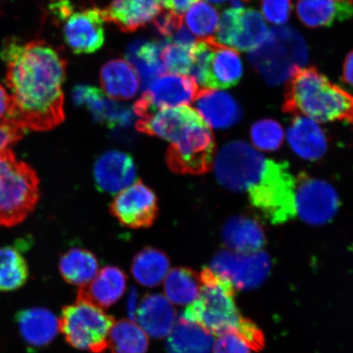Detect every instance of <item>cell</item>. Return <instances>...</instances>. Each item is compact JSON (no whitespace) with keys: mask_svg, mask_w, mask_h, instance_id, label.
<instances>
[{"mask_svg":"<svg viewBox=\"0 0 353 353\" xmlns=\"http://www.w3.org/2000/svg\"><path fill=\"white\" fill-rule=\"evenodd\" d=\"M0 57L7 65L6 83L10 91L6 118L32 131L54 130L65 120L63 85L66 61L46 42L21 43L10 39Z\"/></svg>","mask_w":353,"mask_h":353,"instance_id":"cell-1","label":"cell"},{"mask_svg":"<svg viewBox=\"0 0 353 353\" xmlns=\"http://www.w3.org/2000/svg\"><path fill=\"white\" fill-rule=\"evenodd\" d=\"M216 178L232 192L246 194L256 209L272 223L295 216L296 183L288 168L270 160L243 141L225 144L214 161Z\"/></svg>","mask_w":353,"mask_h":353,"instance_id":"cell-2","label":"cell"},{"mask_svg":"<svg viewBox=\"0 0 353 353\" xmlns=\"http://www.w3.org/2000/svg\"><path fill=\"white\" fill-rule=\"evenodd\" d=\"M200 278V294L182 316L201 325L214 336L232 331L239 333L254 351L261 350L264 345L263 335L252 321L240 314L233 286L216 276L210 268H205Z\"/></svg>","mask_w":353,"mask_h":353,"instance_id":"cell-3","label":"cell"},{"mask_svg":"<svg viewBox=\"0 0 353 353\" xmlns=\"http://www.w3.org/2000/svg\"><path fill=\"white\" fill-rule=\"evenodd\" d=\"M286 105L319 123L353 117V96L314 68L300 69L290 79Z\"/></svg>","mask_w":353,"mask_h":353,"instance_id":"cell-4","label":"cell"},{"mask_svg":"<svg viewBox=\"0 0 353 353\" xmlns=\"http://www.w3.org/2000/svg\"><path fill=\"white\" fill-rule=\"evenodd\" d=\"M250 61L268 85H279L307 63V46L293 28H273L261 46L250 52Z\"/></svg>","mask_w":353,"mask_h":353,"instance_id":"cell-5","label":"cell"},{"mask_svg":"<svg viewBox=\"0 0 353 353\" xmlns=\"http://www.w3.org/2000/svg\"><path fill=\"white\" fill-rule=\"evenodd\" d=\"M39 180L12 150L0 153V227H13L32 213L39 198Z\"/></svg>","mask_w":353,"mask_h":353,"instance_id":"cell-6","label":"cell"},{"mask_svg":"<svg viewBox=\"0 0 353 353\" xmlns=\"http://www.w3.org/2000/svg\"><path fill=\"white\" fill-rule=\"evenodd\" d=\"M166 163L171 171L180 174L205 173L213 166L215 143L210 128L199 116L170 136Z\"/></svg>","mask_w":353,"mask_h":353,"instance_id":"cell-7","label":"cell"},{"mask_svg":"<svg viewBox=\"0 0 353 353\" xmlns=\"http://www.w3.org/2000/svg\"><path fill=\"white\" fill-rule=\"evenodd\" d=\"M194 59L189 76L201 90H226L241 81L243 65L234 48L222 46L214 37L194 44Z\"/></svg>","mask_w":353,"mask_h":353,"instance_id":"cell-8","label":"cell"},{"mask_svg":"<svg viewBox=\"0 0 353 353\" xmlns=\"http://www.w3.org/2000/svg\"><path fill=\"white\" fill-rule=\"evenodd\" d=\"M114 317L99 307L77 300L63 307L59 330L66 342L77 350L103 353L109 347V334Z\"/></svg>","mask_w":353,"mask_h":353,"instance_id":"cell-9","label":"cell"},{"mask_svg":"<svg viewBox=\"0 0 353 353\" xmlns=\"http://www.w3.org/2000/svg\"><path fill=\"white\" fill-rule=\"evenodd\" d=\"M210 269L234 289L248 290L257 288L267 279L271 270V260L262 250L239 253L224 250L214 255Z\"/></svg>","mask_w":353,"mask_h":353,"instance_id":"cell-10","label":"cell"},{"mask_svg":"<svg viewBox=\"0 0 353 353\" xmlns=\"http://www.w3.org/2000/svg\"><path fill=\"white\" fill-rule=\"evenodd\" d=\"M200 90L192 77L163 74L149 83L143 96L136 101L134 112L142 119L158 110L187 105L196 99Z\"/></svg>","mask_w":353,"mask_h":353,"instance_id":"cell-11","label":"cell"},{"mask_svg":"<svg viewBox=\"0 0 353 353\" xmlns=\"http://www.w3.org/2000/svg\"><path fill=\"white\" fill-rule=\"evenodd\" d=\"M339 205L336 190L324 180L303 179L295 186V216L303 222L314 226L327 223L336 214Z\"/></svg>","mask_w":353,"mask_h":353,"instance_id":"cell-12","label":"cell"},{"mask_svg":"<svg viewBox=\"0 0 353 353\" xmlns=\"http://www.w3.org/2000/svg\"><path fill=\"white\" fill-rule=\"evenodd\" d=\"M110 212L120 223L134 229L151 227L158 214L156 194L141 181L119 192Z\"/></svg>","mask_w":353,"mask_h":353,"instance_id":"cell-13","label":"cell"},{"mask_svg":"<svg viewBox=\"0 0 353 353\" xmlns=\"http://www.w3.org/2000/svg\"><path fill=\"white\" fill-rule=\"evenodd\" d=\"M66 44L76 54H92L103 47L105 41L103 10L72 12L63 20Z\"/></svg>","mask_w":353,"mask_h":353,"instance_id":"cell-14","label":"cell"},{"mask_svg":"<svg viewBox=\"0 0 353 353\" xmlns=\"http://www.w3.org/2000/svg\"><path fill=\"white\" fill-rule=\"evenodd\" d=\"M97 186L101 191L118 193L134 184L137 169L132 158L120 151H108L97 160L94 168Z\"/></svg>","mask_w":353,"mask_h":353,"instance_id":"cell-15","label":"cell"},{"mask_svg":"<svg viewBox=\"0 0 353 353\" xmlns=\"http://www.w3.org/2000/svg\"><path fill=\"white\" fill-rule=\"evenodd\" d=\"M195 100L196 112L210 129H228L241 120L240 105L228 92L204 88Z\"/></svg>","mask_w":353,"mask_h":353,"instance_id":"cell-16","label":"cell"},{"mask_svg":"<svg viewBox=\"0 0 353 353\" xmlns=\"http://www.w3.org/2000/svg\"><path fill=\"white\" fill-rule=\"evenodd\" d=\"M285 139L293 152L304 161L319 160L327 151V139L320 123L299 116L285 132Z\"/></svg>","mask_w":353,"mask_h":353,"instance_id":"cell-17","label":"cell"},{"mask_svg":"<svg viewBox=\"0 0 353 353\" xmlns=\"http://www.w3.org/2000/svg\"><path fill=\"white\" fill-rule=\"evenodd\" d=\"M126 284L127 276L121 269L114 266L105 267L90 283L79 289L77 300L104 310L122 297Z\"/></svg>","mask_w":353,"mask_h":353,"instance_id":"cell-18","label":"cell"},{"mask_svg":"<svg viewBox=\"0 0 353 353\" xmlns=\"http://www.w3.org/2000/svg\"><path fill=\"white\" fill-rule=\"evenodd\" d=\"M161 11L160 0H112L103 10L105 21L112 22L123 32H134L156 19Z\"/></svg>","mask_w":353,"mask_h":353,"instance_id":"cell-19","label":"cell"},{"mask_svg":"<svg viewBox=\"0 0 353 353\" xmlns=\"http://www.w3.org/2000/svg\"><path fill=\"white\" fill-rule=\"evenodd\" d=\"M139 325L153 339H164L173 329L176 311L173 304L161 294H148L136 311Z\"/></svg>","mask_w":353,"mask_h":353,"instance_id":"cell-20","label":"cell"},{"mask_svg":"<svg viewBox=\"0 0 353 353\" xmlns=\"http://www.w3.org/2000/svg\"><path fill=\"white\" fill-rule=\"evenodd\" d=\"M263 17L258 11L239 8L231 22L227 46L252 52L261 46L268 34Z\"/></svg>","mask_w":353,"mask_h":353,"instance_id":"cell-21","label":"cell"},{"mask_svg":"<svg viewBox=\"0 0 353 353\" xmlns=\"http://www.w3.org/2000/svg\"><path fill=\"white\" fill-rule=\"evenodd\" d=\"M17 327L22 339L32 347H43L54 341L59 330V319L43 307L25 309L17 314Z\"/></svg>","mask_w":353,"mask_h":353,"instance_id":"cell-22","label":"cell"},{"mask_svg":"<svg viewBox=\"0 0 353 353\" xmlns=\"http://www.w3.org/2000/svg\"><path fill=\"white\" fill-rule=\"evenodd\" d=\"M74 103L85 105L97 121L110 127L125 125L131 121V110L110 100L95 87L77 85L73 90Z\"/></svg>","mask_w":353,"mask_h":353,"instance_id":"cell-23","label":"cell"},{"mask_svg":"<svg viewBox=\"0 0 353 353\" xmlns=\"http://www.w3.org/2000/svg\"><path fill=\"white\" fill-rule=\"evenodd\" d=\"M297 16L307 28L330 26L353 16L352 0H298Z\"/></svg>","mask_w":353,"mask_h":353,"instance_id":"cell-24","label":"cell"},{"mask_svg":"<svg viewBox=\"0 0 353 353\" xmlns=\"http://www.w3.org/2000/svg\"><path fill=\"white\" fill-rule=\"evenodd\" d=\"M100 82L110 99L130 100L139 91L140 78L131 63L123 59H114L101 68Z\"/></svg>","mask_w":353,"mask_h":353,"instance_id":"cell-25","label":"cell"},{"mask_svg":"<svg viewBox=\"0 0 353 353\" xmlns=\"http://www.w3.org/2000/svg\"><path fill=\"white\" fill-rule=\"evenodd\" d=\"M214 335L181 316L168 335V353H212Z\"/></svg>","mask_w":353,"mask_h":353,"instance_id":"cell-26","label":"cell"},{"mask_svg":"<svg viewBox=\"0 0 353 353\" xmlns=\"http://www.w3.org/2000/svg\"><path fill=\"white\" fill-rule=\"evenodd\" d=\"M223 240L230 250L253 253L262 250L265 235L262 227L255 220L245 216H236L223 225Z\"/></svg>","mask_w":353,"mask_h":353,"instance_id":"cell-27","label":"cell"},{"mask_svg":"<svg viewBox=\"0 0 353 353\" xmlns=\"http://www.w3.org/2000/svg\"><path fill=\"white\" fill-rule=\"evenodd\" d=\"M170 268V259L163 251L148 247L137 254L131 272L141 285L153 288L165 280Z\"/></svg>","mask_w":353,"mask_h":353,"instance_id":"cell-28","label":"cell"},{"mask_svg":"<svg viewBox=\"0 0 353 353\" xmlns=\"http://www.w3.org/2000/svg\"><path fill=\"white\" fill-rule=\"evenodd\" d=\"M99 264L96 256L85 249H70L61 256L59 271L68 283L83 286L94 279Z\"/></svg>","mask_w":353,"mask_h":353,"instance_id":"cell-29","label":"cell"},{"mask_svg":"<svg viewBox=\"0 0 353 353\" xmlns=\"http://www.w3.org/2000/svg\"><path fill=\"white\" fill-rule=\"evenodd\" d=\"M165 297L176 305H190L200 294V275L188 268H175L165 278Z\"/></svg>","mask_w":353,"mask_h":353,"instance_id":"cell-30","label":"cell"},{"mask_svg":"<svg viewBox=\"0 0 353 353\" xmlns=\"http://www.w3.org/2000/svg\"><path fill=\"white\" fill-rule=\"evenodd\" d=\"M108 341L112 353H145L149 346L148 334L129 320L114 322Z\"/></svg>","mask_w":353,"mask_h":353,"instance_id":"cell-31","label":"cell"},{"mask_svg":"<svg viewBox=\"0 0 353 353\" xmlns=\"http://www.w3.org/2000/svg\"><path fill=\"white\" fill-rule=\"evenodd\" d=\"M28 277V263L19 251L11 246L0 248V290L8 292L19 290Z\"/></svg>","mask_w":353,"mask_h":353,"instance_id":"cell-32","label":"cell"},{"mask_svg":"<svg viewBox=\"0 0 353 353\" xmlns=\"http://www.w3.org/2000/svg\"><path fill=\"white\" fill-rule=\"evenodd\" d=\"M250 145L259 152L277 151L285 140V132L276 121L264 119L254 123L250 132Z\"/></svg>","mask_w":353,"mask_h":353,"instance_id":"cell-33","label":"cell"},{"mask_svg":"<svg viewBox=\"0 0 353 353\" xmlns=\"http://www.w3.org/2000/svg\"><path fill=\"white\" fill-rule=\"evenodd\" d=\"M185 21L199 39H209L217 32L219 17L216 8L204 1H198L190 8Z\"/></svg>","mask_w":353,"mask_h":353,"instance_id":"cell-34","label":"cell"},{"mask_svg":"<svg viewBox=\"0 0 353 353\" xmlns=\"http://www.w3.org/2000/svg\"><path fill=\"white\" fill-rule=\"evenodd\" d=\"M161 50L162 47L156 43H144L137 46L130 54L145 85L152 79L161 76L165 70L161 61Z\"/></svg>","mask_w":353,"mask_h":353,"instance_id":"cell-35","label":"cell"},{"mask_svg":"<svg viewBox=\"0 0 353 353\" xmlns=\"http://www.w3.org/2000/svg\"><path fill=\"white\" fill-rule=\"evenodd\" d=\"M194 44L170 41L162 47L161 61L165 70L170 73L189 74L194 59Z\"/></svg>","mask_w":353,"mask_h":353,"instance_id":"cell-36","label":"cell"},{"mask_svg":"<svg viewBox=\"0 0 353 353\" xmlns=\"http://www.w3.org/2000/svg\"><path fill=\"white\" fill-rule=\"evenodd\" d=\"M214 341L213 353H251L250 343L237 332H228L218 336Z\"/></svg>","mask_w":353,"mask_h":353,"instance_id":"cell-37","label":"cell"},{"mask_svg":"<svg viewBox=\"0 0 353 353\" xmlns=\"http://www.w3.org/2000/svg\"><path fill=\"white\" fill-rule=\"evenodd\" d=\"M261 6L265 19L277 26L288 21L292 10L291 0H262Z\"/></svg>","mask_w":353,"mask_h":353,"instance_id":"cell-38","label":"cell"},{"mask_svg":"<svg viewBox=\"0 0 353 353\" xmlns=\"http://www.w3.org/2000/svg\"><path fill=\"white\" fill-rule=\"evenodd\" d=\"M154 25L159 32L170 41L183 28V17L170 11L160 12L154 19Z\"/></svg>","mask_w":353,"mask_h":353,"instance_id":"cell-39","label":"cell"},{"mask_svg":"<svg viewBox=\"0 0 353 353\" xmlns=\"http://www.w3.org/2000/svg\"><path fill=\"white\" fill-rule=\"evenodd\" d=\"M24 134L25 130L19 123L10 119H3L0 121V153L19 142Z\"/></svg>","mask_w":353,"mask_h":353,"instance_id":"cell-40","label":"cell"},{"mask_svg":"<svg viewBox=\"0 0 353 353\" xmlns=\"http://www.w3.org/2000/svg\"><path fill=\"white\" fill-rule=\"evenodd\" d=\"M198 1L199 0H160L161 6L181 16Z\"/></svg>","mask_w":353,"mask_h":353,"instance_id":"cell-41","label":"cell"},{"mask_svg":"<svg viewBox=\"0 0 353 353\" xmlns=\"http://www.w3.org/2000/svg\"><path fill=\"white\" fill-rule=\"evenodd\" d=\"M10 95L8 94L6 88L0 85V121L6 119L10 109Z\"/></svg>","mask_w":353,"mask_h":353,"instance_id":"cell-42","label":"cell"},{"mask_svg":"<svg viewBox=\"0 0 353 353\" xmlns=\"http://www.w3.org/2000/svg\"><path fill=\"white\" fill-rule=\"evenodd\" d=\"M343 79L347 85L353 87V51L347 56L344 61Z\"/></svg>","mask_w":353,"mask_h":353,"instance_id":"cell-43","label":"cell"},{"mask_svg":"<svg viewBox=\"0 0 353 353\" xmlns=\"http://www.w3.org/2000/svg\"><path fill=\"white\" fill-rule=\"evenodd\" d=\"M250 0H231L232 6L234 8H243Z\"/></svg>","mask_w":353,"mask_h":353,"instance_id":"cell-44","label":"cell"},{"mask_svg":"<svg viewBox=\"0 0 353 353\" xmlns=\"http://www.w3.org/2000/svg\"><path fill=\"white\" fill-rule=\"evenodd\" d=\"M207 1L214 3H223L225 1V0H207Z\"/></svg>","mask_w":353,"mask_h":353,"instance_id":"cell-45","label":"cell"}]
</instances>
